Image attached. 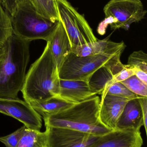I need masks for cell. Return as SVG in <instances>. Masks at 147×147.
<instances>
[{"label": "cell", "instance_id": "cell-1", "mask_svg": "<svg viewBox=\"0 0 147 147\" xmlns=\"http://www.w3.org/2000/svg\"><path fill=\"white\" fill-rule=\"evenodd\" d=\"M59 71L49 42L41 56L31 65L21 91L28 103L58 96Z\"/></svg>", "mask_w": 147, "mask_h": 147}, {"label": "cell", "instance_id": "cell-2", "mask_svg": "<svg viewBox=\"0 0 147 147\" xmlns=\"http://www.w3.org/2000/svg\"><path fill=\"white\" fill-rule=\"evenodd\" d=\"M101 99L96 96L56 115L43 118L45 127L68 129L101 137L113 130L102 124L99 119Z\"/></svg>", "mask_w": 147, "mask_h": 147}, {"label": "cell", "instance_id": "cell-3", "mask_svg": "<svg viewBox=\"0 0 147 147\" xmlns=\"http://www.w3.org/2000/svg\"><path fill=\"white\" fill-rule=\"evenodd\" d=\"M30 42L13 34L4 43L6 54L0 63V97L18 98L26 75Z\"/></svg>", "mask_w": 147, "mask_h": 147}, {"label": "cell", "instance_id": "cell-4", "mask_svg": "<svg viewBox=\"0 0 147 147\" xmlns=\"http://www.w3.org/2000/svg\"><path fill=\"white\" fill-rule=\"evenodd\" d=\"M13 34L23 40L51 39L59 24L38 13L32 0H20L9 15Z\"/></svg>", "mask_w": 147, "mask_h": 147}, {"label": "cell", "instance_id": "cell-5", "mask_svg": "<svg viewBox=\"0 0 147 147\" xmlns=\"http://www.w3.org/2000/svg\"><path fill=\"white\" fill-rule=\"evenodd\" d=\"M124 50L119 49L104 54L87 57H79L69 52L59 69V78L62 80L89 81L93 74L114 57L122 54Z\"/></svg>", "mask_w": 147, "mask_h": 147}, {"label": "cell", "instance_id": "cell-6", "mask_svg": "<svg viewBox=\"0 0 147 147\" xmlns=\"http://www.w3.org/2000/svg\"><path fill=\"white\" fill-rule=\"evenodd\" d=\"M59 20L69 38L72 47L97 41L91 28L68 0H56Z\"/></svg>", "mask_w": 147, "mask_h": 147}, {"label": "cell", "instance_id": "cell-7", "mask_svg": "<svg viewBox=\"0 0 147 147\" xmlns=\"http://www.w3.org/2000/svg\"><path fill=\"white\" fill-rule=\"evenodd\" d=\"M105 18L111 20L113 30H128L130 25L145 18L147 11L140 0H110L104 8Z\"/></svg>", "mask_w": 147, "mask_h": 147}, {"label": "cell", "instance_id": "cell-8", "mask_svg": "<svg viewBox=\"0 0 147 147\" xmlns=\"http://www.w3.org/2000/svg\"><path fill=\"white\" fill-rule=\"evenodd\" d=\"M0 113L22 123L27 128L40 131L42 117L29 103L17 98L0 97Z\"/></svg>", "mask_w": 147, "mask_h": 147}, {"label": "cell", "instance_id": "cell-9", "mask_svg": "<svg viewBox=\"0 0 147 147\" xmlns=\"http://www.w3.org/2000/svg\"><path fill=\"white\" fill-rule=\"evenodd\" d=\"M45 127L47 147H90L99 137L68 129Z\"/></svg>", "mask_w": 147, "mask_h": 147}, {"label": "cell", "instance_id": "cell-10", "mask_svg": "<svg viewBox=\"0 0 147 147\" xmlns=\"http://www.w3.org/2000/svg\"><path fill=\"white\" fill-rule=\"evenodd\" d=\"M143 140L140 130H112L99 137L90 147H142Z\"/></svg>", "mask_w": 147, "mask_h": 147}, {"label": "cell", "instance_id": "cell-11", "mask_svg": "<svg viewBox=\"0 0 147 147\" xmlns=\"http://www.w3.org/2000/svg\"><path fill=\"white\" fill-rule=\"evenodd\" d=\"M130 99L131 98L106 95L100 101L99 116L102 124L111 130L116 129L118 119L125 105Z\"/></svg>", "mask_w": 147, "mask_h": 147}, {"label": "cell", "instance_id": "cell-12", "mask_svg": "<svg viewBox=\"0 0 147 147\" xmlns=\"http://www.w3.org/2000/svg\"><path fill=\"white\" fill-rule=\"evenodd\" d=\"M89 81L60 79L59 97L74 103H78L97 95Z\"/></svg>", "mask_w": 147, "mask_h": 147}, {"label": "cell", "instance_id": "cell-13", "mask_svg": "<svg viewBox=\"0 0 147 147\" xmlns=\"http://www.w3.org/2000/svg\"><path fill=\"white\" fill-rule=\"evenodd\" d=\"M140 97L130 99L127 103L118 119L116 129L140 130L144 126L143 113L139 101Z\"/></svg>", "mask_w": 147, "mask_h": 147}, {"label": "cell", "instance_id": "cell-14", "mask_svg": "<svg viewBox=\"0 0 147 147\" xmlns=\"http://www.w3.org/2000/svg\"><path fill=\"white\" fill-rule=\"evenodd\" d=\"M111 35L102 40L94 42H88L84 45L74 46L70 52L79 57H87L104 54L119 49H125L126 45L123 41L119 43L110 40Z\"/></svg>", "mask_w": 147, "mask_h": 147}, {"label": "cell", "instance_id": "cell-15", "mask_svg": "<svg viewBox=\"0 0 147 147\" xmlns=\"http://www.w3.org/2000/svg\"><path fill=\"white\" fill-rule=\"evenodd\" d=\"M48 42L50 44L59 71L65 58L70 52L72 47L68 34L60 21L57 29Z\"/></svg>", "mask_w": 147, "mask_h": 147}, {"label": "cell", "instance_id": "cell-16", "mask_svg": "<svg viewBox=\"0 0 147 147\" xmlns=\"http://www.w3.org/2000/svg\"><path fill=\"white\" fill-rule=\"evenodd\" d=\"M29 104L44 118L62 112L75 103L59 97H54L45 101H35Z\"/></svg>", "mask_w": 147, "mask_h": 147}, {"label": "cell", "instance_id": "cell-17", "mask_svg": "<svg viewBox=\"0 0 147 147\" xmlns=\"http://www.w3.org/2000/svg\"><path fill=\"white\" fill-rule=\"evenodd\" d=\"M17 147H47V132L26 128Z\"/></svg>", "mask_w": 147, "mask_h": 147}, {"label": "cell", "instance_id": "cell-18", "mask_svg": "<svg viewBox=\"0 0 147 147\" xmlns=\"http://www.w3.org/2000/svg\"><path fill=\"white\" fill-rule=\"evenodd\" d=\"M113 77L110 70L105 65L93 74L89 80V84L97 94L102 95L105 85Z\"/></svg>", "mask_w": 147, "mask_h": 147}, {"label": "cell", "instance_id": "cell-19", "mask_svg": "<svg viewBox=\"0 0 147 147\" xmlns=\"http://www.w3.org/2000/svg\"><path fill=\"white\" fill-rule=\"evenodd\" d=\"M36 10L42 16L53 22L59 20L56 0H32Z\"/></svg>", "mask_w": 147, "mask_h": 147}, {"label": "cell", "instance_id": "cell-20", "mask_svg": "<svg viewBox=\"0 0 147 147\" xmlns=\"http://www.w3.org/2000/svg\"><path fill=\"white\" fill-rule=\"evenodd\" d=\"M10 16L0 1V45H3L13 34Z\"/></svg>", "mask_w": 147, "mask_h": 147}, {"label": "cell", "instance_id": "cell-21", "mask_svg": "<svg viewBox=\"0 0 147 147\" xmlns=\"http://www.w3.org/2000/svg\"><path fill=\"white\" fill-rule=\"evenodd\" d=\"M106 95H113L128 98H138L140 96L136 95L121 82H117L111 84L102 95L101 100Z\"/></svg>", "mask_w": 147, "mask_h": 147}, {"label": "cell", "instance_id": "cell-22", "mask_svg": "<svg viewBox=\"0 0 147 147\" xmlns=\"http://www.w3.org/2000/svg\"><path fill=\"white\" fill-rule=\"evenodd\" d=\"M121 82L136 95L147 97V86L135 74Z\"/></svg>", "mask_w": 147, "mask_h": 147}, {"label": "cell", "instance_id": "cell-23", "mask_svg": "<svg viewBox=\"0 0 147 147\" xmlns=\"http://www.w3.org/2000/svg\"><path fill=\"white\" fill-rule=\"evenodd\" d=\"M127 65L140 69L147 74V53L141 50L134 52L129 57Z\"/></svg>", "mask_w": 147, "mask_h": 147}, {"label": "cell", "instance_id": "cell-24", "mask_svg": "<svg viewBox=\"0 0 147 147\" xmlns=\"http://www.w3.org/2000/svg\"><path fill=\"white\" fill-rule=\"evenodd\" d=\"M26 127L23 125L15 132L5 136L0 137V142L6 147H17L25 134Z\"/></svg>", "mask_w": 147, "mask_h": 147}, {"label": "cell", "instance_id": "cell-25", "mask_svg": "<svg viewBox=\"0 0 147 147\" xmlns=\"http://www.w3.org/2000/svg\"><path fill=\"white\" fill-rule=\"evenodd\" d=\"M136 69V67H130L127 64L126 65V66L125 68L117 74L114 75L112 78L109 82H107V84L105 85L104 90L102 94L105 92L108 88L114 83L124 81L129 77L135 75Z\"/></svg>", "mask_w": 147, "mask_h": 147}, {"label": "cell", "instance_id": "cell-26", "mask_svg": "<svg viewBox=\"0 0 147 147\" xmlns=\"http://www.w3.org/2000/svg\"><path fill=\"white\" fill-rule=\"evenodd\" d=\"M20 0H0L4 9L9 15L12 13Z\"/></svg>", "mask_w": 147, "mask_h": 147}, {"label": "cell", "instance_id": "cell-27", "mask_svg": "<svg viewBox=\"0 0 147 147\" xmlns=\"http://www.w3.org/2000/svg\"><path fill=\"white\" fill-rule=\"evenodd\" d=\"M139 101L142 109L144 119V126L146 129L147 138V97L140 96Z\"/></svg>", "mask_w": 147, "mask_h": 147}, {"label": "cell", "instance_id": "cell-28", "mask_svg": "<svg viewBox=\"0 0 147 147\" xmlns=\"http://www.w3.org/2000/svg\"><path fill=\"white\" fill-rule=\"evenodd\" d=\"M135 75L147 86V74L140 69L136 68Z\"/></svg>", "mask_w": 147, "mask_h": 147}, {"label": "cell", "instance_id": "cell-29", "mask_svg": "<svg viewBox=\"0 0 147 147\" xmlns=\"http://www.w3.org/2000/svg\"><path fill=\"white\" fill-rule=\"evenodd\" d=\"M6 54V49L4 44L3 45H0V63L3 60Z\"/></svg>", "mask_w": 147, "mask_h": 147}]
</instances>
